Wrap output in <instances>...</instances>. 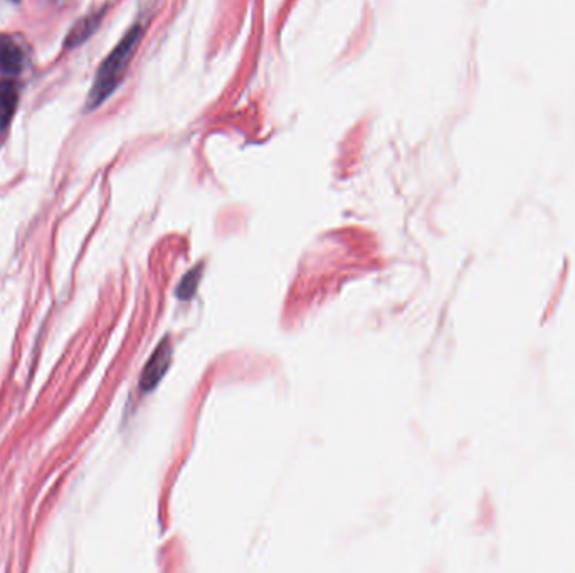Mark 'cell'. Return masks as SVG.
I'll list each match as a JSON object with an SVG mask.
<instances>
[{"mask_svg": "<svg viewBox=\"0 0 575 573\" xmlns=\"http://www.w3.org/2000/svg\"><path fill=\"white\" fill-rule=\"evenodd\" d=\"M24 68V54L14 41L0 37V74L17 76Z\"/></svg>", "mask_w": 575, "mask_h": 573, "instance_id": "3957f363", "label": "cell"}, {"mask_svg": "<svg viewBox=\"0 0 575 573\" xmlns=\"http://www.w3.org/2000/svg\"><path fill=\"white\" fill-rule=\"evenodd\" d=\"M170 358H172V347H170L169 340H164V342L160 343L159 348L155 350L150 362L147 363V367L143 370L142 380H140L142 390L148 392V390L157 387V384L167 372V368H169Z\"/></svg>", "mask_w": 575, "mask_h": 573, "instance_id": "7a4b0ae2", "label": "cell"}, {"mask_svg": "<svg viewBox=\"0 0 575 573\" xmlns=\"http://www.w3.org/2000/svg\"><path fill=\"white\" fill-rule=\"evenodd\" d=\"M202 268H197L196 271H190L187 276H185L184 283L179 286V296L182 298H190V296L196 293L197 283H199V276H201Z\"/></svg>", "mask_w": 575, "mask_h": 573, "instance_id": "277c9868", "label": "cell"}, {"mask_svg": "<svg viewBox=\"0 0 575 573\" xmlns=\"http://www.w3.org/2000/svg\"><path fill=\"white\" fill-rule=\"evenodd\" d=\"M142 36V29L135 26L125 34L117 48L111 51L110 56L103 61L98 73H96L95 85L88 95V110H95L103 101L108 100V96L117 90L123 76L127 73L128 64L132 61L133 53L137 49L138 41Z\"/></svg>", "mask_w": 575, "mask_h": 573, "instance_id": "6da1fadb", "label": "cell"}]
</instances>
